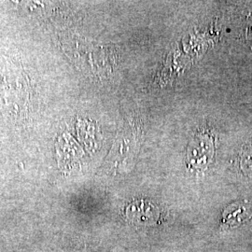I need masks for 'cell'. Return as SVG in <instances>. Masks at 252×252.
I'll use <instances>...</instances> for the list:
<instances>
[{"instance_id": "1", "label": "cell", "mask_w": 252, "mask_h": 252, "mask_svg": "<svg viewBox=\"0 0 252 252\" xmlns=\"http://www.w3.org/2000/svg\"><path fill=\"white\" fill-rule=\"evenodd\" d=\"M252 216V208L244 205H234L229 207L223 215V223L225 225H241L243 222L247 221Z\"/></svg>"}, {"instance_id": "2", "label": "cell", "mask_w": 252, "mask_h": 252, "mask_svg": "<svg viewBox=\"0 0 252 252\" xmlns=\"http://www.w3.org/2000/svg\"><path fill=\"white\" fill-rule=\"evenodd\" d=\"M240 166L247 176L252 177V150H247L242 153Z\"/></svg>"}]
</instances>
